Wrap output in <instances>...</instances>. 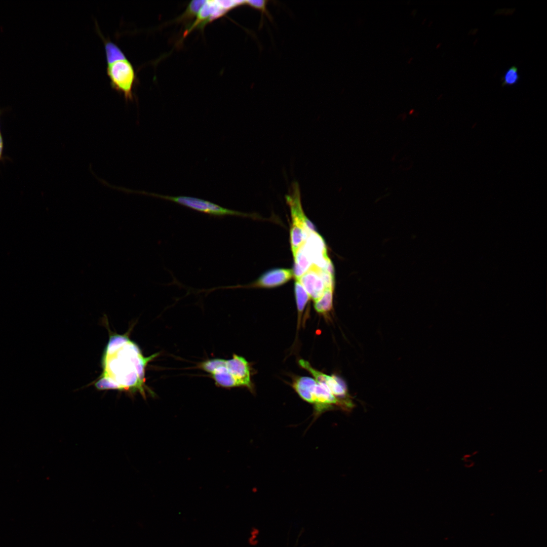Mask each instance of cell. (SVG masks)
Wrapping results in <instances>:
<instances>
[{
    "instance_id": "obj_13",
    "label": "cell",
    "mask_w": 547,
    "mask_h": 547,
    "mask_svg": "<svg viewBox=\"0 0 547 547\" xmlns=\"http://www.w3.org/2000/svg\"><path fill=\"white\" fill-rule=\"evenodd\" d=\"M295 280L294 291L298 314V321H300L301 314L310 298L299 280L297 279Z\"/></svg>"
},
{
    "instance_id": "obj_14",
    "label": "cell",
    "mask_w": 547,
    "mask_h": 547,
    "mask_svg": "<svg viewBox=\"0 0 547 547\" xmlns=\"http://www.w3.org/2000/svg\"><path fill=\"white\" fill-rule=\"evenodd\" d=\"M519 69L516 65L507 68L501 79L502 87H512L517 85L520 80Z\"/></svg>"
},
{
    "instance_id": "obj_6",
    "label": "cell",
    "mask_w": 547,
    "mask_h": 547,
    "mask_svg": "<svg viewBox=\"0 0 547 547\" xmlns=\"http://www.w3.org/2000/svg\"><path fill=\"white\" fill-rule=\"evenodd\" d=\"M310 299H319L328 288L333 287L332 269L324 268L312 264L301 276L297 279Z\"/></svg>"
},
{
    "instance_id": "obj_15",
    "label": "cell",
    "mask_w": 547,
    "mask_h": 547,
    "mask_svg": "<svg viewBox=\"0 0 547 547\" xmlns=\"http://www.w3.org/2000/svg\"><path fill=\"white\" fill-rule=\"evenodd\" d=\"M267 3L268 1L265 0L245 1V5L259 11L261 13L260 28H261V25H262L264 16H266L270 21L271 22L273 20L272 15L267 9Z\"/></svg>"
},
{
    "instance_id": "obj_5",
    "label": "cell",
    "mask_w": 547,
    "mask_h": 547,
    "mask_svg": "<svg viewBox=\"0 0 547 547\" xmlns=\"http://www.w3.org/2000/svg\"><path fill=\"white\" fill-rule=\"evenodd\" d=\"M138 193L146 194L163 200L174 202L196 211L207 214L214 217L233 216L240 217H253V215L235 211L218 205L212 202L199 198L187 196H169L145 191H135Z\"/></svg>"
},
{
    "instance_id": "obj_10",
    "label": "cell",
    "mask_w": 547,
    "mask_h": 547,
    "mask_svg": "<svg viewBox=\"0 0 547 547\" xmlns=\"http://www.w3.org/2000/svg\"><path fill=\"white\" fill-rule=\"evenodd\" d=\"M316 382L314 378L309 377H298L294 380L292 386L301 398L311 404L312 396L310 389Z\"/></svg>"
},
{
    "instance_id": "obj_1",
    "label": "cell",
    "mask_w": 547,
    "mask_h": 547,
    "mask_svg": "<svg viewBox=\"0 0 547 547\" xmlns=\"http://www.w3.org/2000/svg\"><path fill=\"white\" fill-rule=\"evenodd\" d=\"M158 355L145 357L126 336H111L102 357V373L95 386L100 390L138 391L144 397L145 368Z\"/></svg>"
},
{
    "instance_id": "obj_16",
    "label": "cell",
    "mask_w": 547,
    "mask_h": 547,
    "mask_svg": "<svg viewBox=\"0 0 547 547\" xmlns=\"http://www.w3.org/2000/svg\"><path fill=\"white\" fill-rule=\"evenodd\" d=\"M206 1H192L188 5L186 11L183 14L181 19L190 18L198 15L201 8L205 4Z\"/></svg>"
},
{
    "instance_id": "obj_3",
    "label": "cell",
    "mask_w": 547,
    "mask_h": 547,
    "mask_svg": "<svg viewBox=\"0 0 547 547\" xmlns=\"http://www.w3.org/2000/svg\"><path fill=\"white\" fill-rule=\"evenodd\" d=\"M106 72L112 88L122 95L126 102L133 101L136 74L128 58L107 63Z\"/></svg>"
},
{
    "instance_id": "obj_7",
    "label": "cell",
    "mask_w": 547,
    "mask_h": 547,
    "mask_svg": "<svg viewBox=\"0 0 547 547\" xmlns=\"http://www.w3.org/2000/svg\"><path fill=\"white\" fill-rule=\"evenodd\" d=\"M299 365L308 371L319 383L326 385L338 399L351 402L349 399L347 389L344 382L335 375H328L314 368L309 363L303 359L299 360Z\"/></svg>"
},
{
    "instance_id": "obj_8",
    "label": "cell",
    "mask_w": 547,
    "mask_h": 547,
    "mask_svg": "<svg viewBox=\"0 0 547 547\" xmlns=\"http://www.w3.org/2000/svg\"><path fill=\"white\" fill-rule=\"evenodd\" d=\"M294 276L293 269L275 268L263 274L254 282L246 285L223 286L213 288L232 289L237 288H274L288 282Z\"/></svg>"
},
{
    "instance_id": "obj_9",
    "label": "cell",
    "mask_w": 547,
    "mask_h": 547,
    "mask_svg": "<svg viewBox=\"0 0 547 547\" xmlns=\"http://www.w3.org/2000/svg\"><path fill=\"white\" fill-rule=\"evenodd\" d=\"M226 12L219 1H206L197 16V18L189 28V30L197 26L202 27L208 22L222 16Z\"/></svg>"
},
{
    "instance_id": "obj_2",
    "label": "cell",
    "mask_w": 547,
    "mask_h": 547,
    "mask_svg": "<svg viewBox=\"0 0 547 547\" xmlns=\"http://www.w3.org/2000/svg\"><path fill=\"white\" fill-rule=\"evenodd\" d=\"M199 367L209 373L218 386H244L252 390L250 365L243 357L233 354L229 360L209 359L200 363Z\"/></svg>"
},
{
    "instance_id": "obj_12",
    "label": "cell",
    "mask_w": 547,
    "mask_h": 547,
    "mask_svg": "<svg viewBox=\"0 0 547 547\" xmlns=\"http://www.w3.org/2000/svg\"><path fill=\"white\" fill-rule=\"evenodd\" d=\"M100 35L104 42L107 63L126 58V56L118 45L110 40H106L101 34Z\"/></svg>"
},
{
    "instance_id": "obj_17",
    "label": "cell",
    "mask_w": 547,
    "mask_h": 547,
    "mask_svg": "<svg viewBox=\"0 0 547 547\" xmlns=\"http://www.w3.org/2000/svg\"><path fill=\"white\" fill-rule=\"evenodd\" d=\"M1 110L0 109V115ZM4 149V141L0 127V161L2 159Z\"/></svg>"
},
{
    "instance_id": "obj_4",
    "label": "cell",
    "mask_w": 547,
    "mask_h": 547,
    "mask_svg": "<svg viewBox=\"0 0 547 547\" xmlns=\"http://www.w3.org/2000/svg\"><path fill=\"white\" fill-rule=\"evenodd\" d=\"M285 198L290 208L292 218L290 239L295 241L302 240L315 230L302 209L300 187L297 181L292 183Z\"/></svg>"
},
{
    "instance_id": "obj_11",
    "label": "cell",
    "mask_w": 547,
    "mask_h": 547,
    "mask_svg": "<svg viewBox=\"0 0 547 547\" xmlns=\"http://www.w3.org/2000/svg\"><path fill=\"white\" fill-rule=\"evenodd\" d=\"M333 287L325 290L323 295L314 301V308L317 312L326 314L330 311L333 307Z\"/></svg>"
}]
</instances>
